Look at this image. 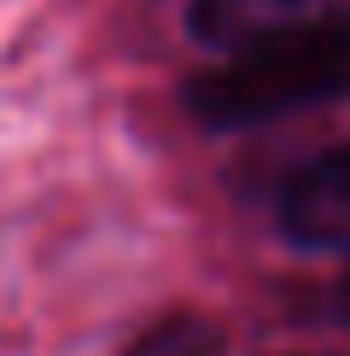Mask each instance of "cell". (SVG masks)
Segmentation results:
<instances>
[{
    "mask_svg": "<svg viewBox=\"0 0 350 356\" xmlns=\"http://www.w3.org/2000/svg\"><path fill=\"white\" fill-rule=\"evenodd\" d=\"M181 99L204 129H257L292 111L350 99V18L245 41L228 65L199 70Z\"/></svg>",
    "mask_w": 350,
    "mask_h": 356,
    "instance_id": "6da1fadb",
    "label": "cell"
},
{
    "mask_svg": "<svg viewBox=\"0 0 350 356\" xmlns=\"http://www.w3.org/2000/svg\"><path fill=\"white\" fill-rule=\"evenodd\" d=\"M281 234L303 251H350V146H333L286 175Z\"/></svg>",
    "mask_w": 350,
    "mask_h": 356,
    "instance_id": "7a4b0ae2",
    "label": "cell"
},
{
    "mask_svg": "<svg viewBox=\"0 0 350 356\" xmlns=\"http://www.w3.org/2000/svg\"><path fill=\"white\" fill-rule=\"evenodd\" d=\"M339 18H350V0H193V12H187L204 47H228V53L262 35L339 24Z\"/></svg>",
    "mask_w": 350,
    "mask_h": 356,
    "instance_id": "3957f363",
    "label": "cell"
},
{
    "mask_svg": "<svg viewBox=\"0 0 350 356\" xmlns=\"http://www.w3.org/2000/svg\"><path fill=\"white\" fill-rule=\"evenodd\" d=\"M216 345H222V333H216L210 321H199V316H169L164 327H152L128 356H216Z\"/></svg>",
    "mask_w": 350,
    "mask_h": 356,
    "instance_id": "277c9868",
    "label": "cell"
},
{
    "mask_svg": "<svg viewBox=\"0 0 350 356\" xmlns=\"http://www.w3.org/2000/svg\"><path fill=\"white\" fill-rule=\"evenodd\" d=\"M339 309H344V321H350V275H344V286H339Z\"/></svg>",
    "mask_w": 350,
    "mask_h": 356,
    "instance_id": "5b68a950",
    "label": "cell"
}]
</instances>
